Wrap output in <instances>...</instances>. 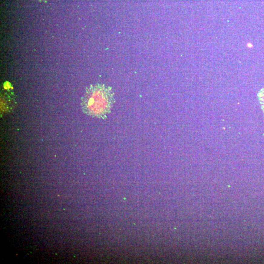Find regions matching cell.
Segmentation results:
<instances>
[{
  "mask_svg": "<svg viewBox=\"0 0 264 264\" xmlns=\"http://www.w3.org/2000/svg\"><path fill=\"white\" fill-rule=\"evenodd\" d=\"M115 102L111 87L95 84L87 87L81 105L83 112L87 116L105 120L112 112Z\"/></svg>",
  "mask_w": 264,
  "mask_h": 264,
  "instance_id": "1",
  "label": "cell"
},
{
  "mask_svg": "<svg viewBox=\"0 0 264 264\" xmlns=\"http://www.w3.org/2000/svg\"><path fill=\"white\" fill-rule=\"evenodd\" d=\"M259 100L261 104L262 108L264 112V89L262 90L259 94Z\"/></svg>",
  "mask_w": 264,
  "mask_h": 264,
  "instance_id": "2",
  "label": "cell"
}]
</instances>
